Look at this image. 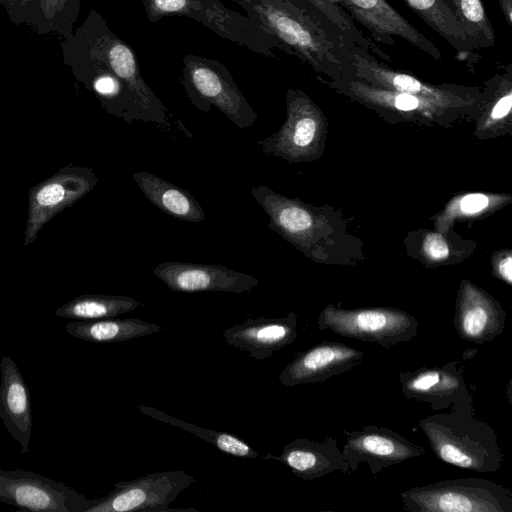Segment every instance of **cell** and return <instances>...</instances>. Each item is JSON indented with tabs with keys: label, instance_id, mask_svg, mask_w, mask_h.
<instances>
[{
	"label": "cell",
	"instance_id": "cell-28",
	"mask_svg": "<svg viewBox=\"0 0 512 512\" xmlns=\"http://www.w3.org/2000/svg\"><path fill=\"white\" fill-rule=\"evenodd\" d=\"M489 204V199L483 194H469L460 201V208L464 213L472 214L485 209Z\"/></svg>",
	"mask_w": 512,
	"mask_h": 512
},
{
	"label": "cell",
	"instance_id": "cell-7",
	"mask_svg": "<svg viewBox=\"0 0 512 512\" xmlns=\"http://www.w3.org/2000/svg\"><path fill=\"white\" fill-rule=\"evenodd\" d=\"M97 183L98 176L93 169L68 164L31 187L28 192L24 246L34 243L45 224L85 197Z\"/></svg>",
	"mask_w": 512,
	"mask_h": 512
},
{
	"label": "cell",
	"instance_id": "cell-25",
	"mask_svg": "<svg viewBox=\"0 0 512 512\" xmlns=\"http://www.w3.org/2000/svg\"><path fill=\"white\" fill-rule=\"evenodd\" d=\"M305 1L338 31L349 46L361 47L385 61H391V57L362 33L356 26L355 21L342 8L330 0Z\"/></svg>",
	"mask_w": 512,
	"mask_h": 512
},
{
	"label": "cell",
	"instance_id": "cell-18",
	"mask_svg": "<svg viewBox=\"0 0 512 512\" xmlns=\"http://www.w3.org/2000/svg\"><path fill=\"white\" fill-rule=\"evenodd\" d=\"M0 419L21 446L22 453H26L33 425L31 399L26 382L10 356H3L0 361Z\"/></svg>",
	"mask_w": 512,
	"mask_h": 512
},
{
	"label": "cell",
	"instance_id": "cell-11",
	"mask_svg": "<svg viewBox=\"0 0 512 512\" xmlns=\"http://www.w3.org/2000/svg\"><path fill=\"white\" fill-rule=\"evenodd\" d=\"M399 383L407 399L427 403L433 410L473 402L465 382L464 366L457 360L442 366L400 372Z\"/></svg>",
	"mask_w": 512,
	"mask_h": 512
},
{
	"label": "cell",
	"instance_id": "cell-24",
	"mask_svg": "<svg viewBox=\"0 0 512 512\" xmlns=\"http://www.w3.org/2000/svg\"><path fill=\"white\" fill-rule=\"evenodd\" d=\"M139 410L157 420L160 422L168 423L172 426H175L177 428H181L200 439L211 443L215 447H217L219 450L230 454L235 457L240 458H259V454L257 451H255L251 446H249L246 442L243 440L222 431H215L212 429H206L199 426H196L194 424L185 422L181 419H178L174 416H170L169 414L145 405H140Z\"/></svg>",
	"mask_w": 512,
	"mask_h": 512
},
{
	"label": "cell",
	"instance_id": "cell-14",
	"mask_svg": "<svg viewBox=\"0 0 512 512\" xmlns=\"http://www.w3.org/2000/svg\"><path fill=\"white\" fill-rule=\"evenodd\" d=\"M364 353L336 341H323L298 354L280 372L279 380L287 387L323 383L327 379L355 369Z\"/></svg>",
	"mask_w": 512,
	"mask_h": 512
},
{
	"label": "cell",
	"instance_id": "cell-27",
	"mask_svg": "<svg viewBox=\"0 0 512 512\" xmlns=\"http://www.w3.org/2000/svg\"><path fill=\"white\" fill-rule=\"evenodd\" d=\"M423 248L429 257L437 260L444 259L449 254V247L446 241L437 233H431L426 236Z\"/></svg>",
	"mask_w": 512,
	"mask_h": 512
},
{
	"label": "cell",
	"instance_id": "cell-21",
	"mask_svg": "<svg viewBox=\"0 0 512 512\" xmlns=\"http://www.w3.org/2000/svg\"><path fill=\"white\" fill-rule=\"evenodd\" d=\"M456 51L462 60L473 62L480 47L466 34L450 0H402Z\"/></svg>",
	"mask_w": 512,
	"mask_h": 512
},
{
	"label": "cell",
	"instance_id": "cell-19",
	"mask_svg": "<svg viewBox=\"0 0 512 512\" xmlns=\"http://www.w3.org/2000/svg\"><path fill=\"white\" fill-rule=\"evenodd\" d=\"M286 102L287 120L281 130L257 144L263 153L292 159L312 144L317 122L313 106L302 91L290 89Z\"/></svg>",
	"mask_w": 512,
	"mask_h": 512
},
{
	"label": "cell",
	"instance_id": "cell-2",
	"mask_svg": "<svg viewBox=\"0 0 512 512\" xmlns=\"http://www.w3.org/2000/svg\"><path fill=\"white\" fill-rule=\"evenodd\" d=\"M418 425L441 462L480 473L500 470L504 457L497 433L488 423L476 418L473 402L426 416Z\"/></svg>",
	"mask_w": 512,
	"mask_h": 512
},
{
	"label": "cell",
	"instance_id": "cell-31",
	"mask_svg": "<svg viewBox=\"0 0 512 512\" xmlns=\"http://www.w3.org/2000/svg\"><path fill=\"white\" fill-rule=\"evenodd\" d=\"M506 19L508 24L512 25V0H497Z\"/></svg>",
	"mask_w": 512,
	"mask_h": 512
},
{
	"label": "cell",
	"instance_id": "cell-1",
	"mask_svg": "<svg viewBox=\"0 0 512 512\" xmlns=\"http://www.w3.org/2000/svg\"><path fill=\"white\" fill-rule=\"evenodd\" d=\"M254 23L296 56L334 81L349 73V46L305 0H234Z\"/></svg>",
	"mask_w": 512,
	"mask_h": 512
},
{
	"label": "cell",
	"instance_id": "cell-3",
	"mask_svg": "<svg viewBox=\"0 0 512 512\" xmlns=\"http://www.w3.org/2000/svg\"><path fill=\"white\" fill-rule=\"evenodd\" d=\"M144 11L151 23L169 15L197 21L219 37L250 51L274 58L282 45L248 16L226 7L221 0H143Z\"/></svg>",
	"mask_w": 512,
	"mask_h": 512
},
{
	"label": "cell",
	"instance_id": "cell-10",
	"mask_svg": "<svg viewBox=\"0 0 512 512\" xmlns=\"http://www.w3.org/2000/svg\"><path fill=\"white\" fill-rule=\"evenodd\" d=\"M346 443L342 453L349 474L366 463L376 477L383 469L426 454L423 446L384 426L367 425L360 430H344Z\"/></svg>",
	"mask_w": 512,
	"mask_h": 512
},
{
	"label": "cell",
	"instance_id": "cell-5",
	"mask_svg": "<svg viewBox=\"0 0 512 512\" xmlns=\"http://www.w3.org/2000/svg\"><path fill=\"white\" fill-rule=\"evenodd\" d=\"M182 63L181 84L197 109L209 112L214 106L241 129L254 125L258 115L223 63L195 54H186Z\"/></svg>",
	"mask_w": 512,
	"mask_h": 512
},
{
	"label": "cell",
	"instance_id": "cell-17",
	"mask_svg": "<svg viewBox=\"0 0 512 512\" xmlns=\"http://www.w3.org/2000/svg\"><path fill=\"white\" fill-rule=\"evenodd\" d=\"M261 458L284 463L296 476L306 481L319 479L336 471L349 474V464L333 437L320 441L297 438L286 444L279 456L269 453Z\"/></svg>",
	"mask_w": 512,
	"mask_h": 512
},
{
	"label": "cell",
	"instance_id": "cell-20",
	"mask_svg": "<svg viewBox=\"0 0 512 512\" xmlns=\"http://www.w3.org/2000/svg\"><path fill=\"white\" fill-rule=\"evenodd\" d=\"M132 177L144 196L165 214L192 223L206 219L203 208L187 189L149 171L134 172Z\"/></svg>",
	"mask_w": 512,
	"mask_h": 512
},
{
	"label": "cell",
	"instance_id": "cell-26",
	"mask_svg": "<svg viewBox=\"0 0 512 512\" xmlns=\"http://www.w3.org/2000/svg\"><path fill=\"white\" fill-rule=\"evenodd\" d=\"M466 34L481 48H491L496 38L482 0H450Z\"/></svg>",
	"mask_w": 512,
	"mask_h": 512
},
{
	"label": "cell",
	"instance_id": "cell-29",
	"mask_svg": "<svg viewBox=\"0 0 512 512\" xmlns=\"http://www.w3.org/2000/svg\"><path fill=\"white\" fill-rule=\"evenodd\" d=\"M512 107V92L509 88L495 103L491 110V118L498 120L504 118L511 111Z\"/></svg>",
	"mask_w": 512,
	"mask_h": 512
},
{
	"label": "cell",
	"instance_id": "cell-6",
	"mask_svg": "<svg viewBox=\"0 0 512 512\" xmlns=\"http://www.w3.org/2000/svg\"><path fill=\"white\" fill-rule=\"evenodd\" d=\"M320 330L378 344L386 349L405 343L418 332V321L396 308L343 309L327 305L317 321Z\"/></svg>",
	"mask_w": 512,
	"mask_h": 512
},
{
	"label": "cell",
	"instance_id": "cell-9",
	"mask_svg": "<svg viewBox=\"0 0 512 512\" xmlns=\"http://www.w3.org/2000/svg\"><path fill=\"white\" fill-rule=\"evenodd\" d=\"M89 499L39 473L0 469V501L35 512H86Z\"/></svg>",
	"mask_w": 512,
	"mask_h": 512
},
{
	"label": "cell",
	"instance_id": "cell-12",
	"mask_svg": "<svg viewBox=\"0 0 512 512\" xmlns=\"http://www.w3.org/2000/svg\"><path fill=\"white\" fill-rule=\"evenodd\" d=\"M154 275L175 292L244 293L259 284L252 275L223 265L164 261L153 268Z\"/></svg>",
	"mask_w": 512,
	"mask_h": 512
},
{
	"label": "cell",
	"instance_id": "cell-16",
	"mask_svg": "<svg viewBox=\"0 0 512 512\" xmlns=\"http://www.w3.org/2000/svg\"><path fill=\"white\" fill-rule=\"evenodd\" d=\"M227 344L248 352L257 360H265L297 338V316L249 319L226 328L222 333Z\"/></svg>",
	"mask_w": 512,
	"mask_h": 512
},
{
	"label": "cell",
	"instance_id": "cell-15",
	"mask_svg": "<svg viewBox=\"0 0 512 512\" xmlns=\"http://www.w3.org/2000/svg\"><path fill=\"white\" fill-rule=\"evenodd\" d=\"M453 321L462 340L482 345L503 333L506 312L485 292L465 283L456 301Z\"/></svg>",
	"mask_w": 512,
	"mask_h": 512
},
{
	"label": "cell",
	"instance_id": "cell-23",
	"mask_svg": "<svg viewBox=\"0 0 512 512\" xmlns=\"http://www.w3.org/2000/svg\"><path fill=\"white\" fill-rule=\"evenodd\" d=\"M142 303L125 295L83 294L55 310V315L72 321L113 318L131 312Z\"/></svg>",
	"mask_w": 512,
	"mask_h": 512
},
{
	"label": "cell",
	"instance_id": "cell-4",
	"mask_svg": "<svg viewBox=\"0 0 512 512\" xmlns=\"http://www.w3.org/2000/svg\"><path fill=\"white\" fill-rule=\"evenodd\" d=\"M409 512H512V491L492 480L458 478L416 486L400 493Z\"/></svg>",
	"mask_w": 512,
	"mask_h": 512
},
{
	"label": "cell",
	"instance_id": "cell-22",
	"mask_svg": "<svg viewBox=\"0 0 512 512\" xmlns=\"http://www.w3.org/2000/svg\"><path fill=\"white\" fill-rule=\"evenodd\" d=\"M65 329L71 336L91 343L125 342L162 330L160 326L141 319L116 317L71 321Z\"/></svg>",
	"mask_w": 512,
	"mask_h": 512
},
{
	"label": "cell",
	"instance_id": "cell-13",
	"mask_svg": "<svg viewBox=\"0 0 512 512\" xmlns=\"http://www.w3.org/2000/svg\"><path fill=\"white\" fill-rule=\"evenodd\" d=\"M342 8L354 21L361 23L375 42L394 46V37H400L416 48L441 61L439 49L386 0H330Z\"/></svg>",
	"mask_w": 512,
	"mask_h": 512
},
{
	"label": "cell",
	"instance_id": "cell-8",
	"mask_svg": "<svg viewBox=\"0 0 512 512\" xmlns=\"http://www.w3.org/2000/svg\"><path fill=\"white\" fill-rule=\"evenodd\" d=\"M195 479L182 470L151 473L130 481H120L114 489L86 512H167L170 503Z\"/></svg>",
	"mask_w": 512,
	"mask_h": 512
},
{
	"label": "cell",
	"instance_id": "cell-30",
	"mask_svg": "<svg viewBox=\"0 0 512 512\" xmlns=\"http://www.w3.org/2000/svg\"><path fill=\"white\" fill-rule=\"evenodd\" d=\"M499 273L502 278L508 283L512 282V260L510 256H507L499 264Z\"/></svg>",
	"mask_w": 512,
	"mask_h": 512
},
{
	"label": "cell",
	"instance_id": "cell-32",
	"mask_svg": "<svg viewBox=\"0 0 512 512\" xmlns=\"http://www.w3.org/2000/svg\"><path fill=\"white\" fill-rule=\"evenodd\" d=\"M222 1V0H221Z\"/></svg>",
	"mask_w": 512,
	"mask_h": 512
}]
</instances>
